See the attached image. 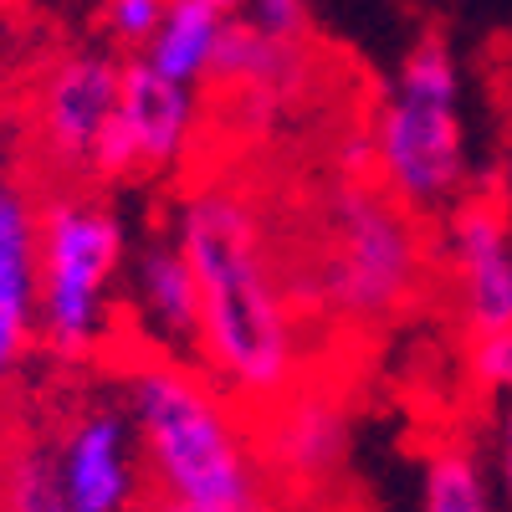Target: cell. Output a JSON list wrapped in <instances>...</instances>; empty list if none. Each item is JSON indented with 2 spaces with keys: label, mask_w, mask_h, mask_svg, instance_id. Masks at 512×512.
Wrapping results in <instances>:
<instances>
[{
  "label": "cell",
  "mask_w": 512,
  "mask_h": 512,
  "mask_svg": "<svg viewBox=\"0 0 512 512\" xmlns=\"http://www.w3.org/2000/svg\"><path fill=\"white\" fill-rule=\"evenodd\" d=\"M169 236L195 277V364L236 405H272L308 374L313 354L256 195L241 180H195L169 210Z\"/></svg>",
  "instance_id": "cell-1"
},
{
  "label": "cell",
  "mask_w": 512,
  "mask_h": 512,
  "mask_svg": "<svg viewBox=\"0 0 512 512\" xmlns=\"http://www.w3.org/2000/svg\"><path fill=\"white\" fill-rule=\"evenodd\" d=\"M118 67L123 62L108 52H67L36 82L31 144H36V159L67 185L77 175H88L93 144L118 108Z\"/></svg>",
  "instance_id": "cell-9"
},
{
  "label": "cell",
  "mask_w": 512,
  "mask_h": 512,
  "mask_svg": "<svg viewBox=\"0 0 512 512\" xmlns=\"http://www.w3.org/2000/svg\"><path fill=\"white\" fill-rule=\"evenodd\" d=\"M461 62L441 31H425L400 57L369 118V175L415 216H441L472 185Z\"/></svg>",
  "instance_id": "cell-4"
},
{
  "label": "cell",
  "mask_w": 512,
  "mask_h": 512,
  "mask_svg": "<svg viewBox=\"0 0 512 512\" xmlns=\"http://www.w3.org/2000/svg\"><path fill=\"white\" fill-rule=\"evenodd\" d=\"M113 123L134 154V180L175 175L190 159L200 134V88L159 77L144 57L118 67V108Z\"/></svg>",
  "instance_id": "cell-10"
},
{
  "label": "cell",
  "mask_w": 512,
  "mask_h": 512,
  "mask_svg": "<svg viewBox=\"0 0 512 512\" xmlns=\"http://www.w3.org/2000/svg\"><path fill=\"white\" fill-rule=\"evenodd\" d=\"M431 256L461 338L512 328V216L492 190H466L451 210H441Z\"/></svg>",
  "instance_id": "cell-6"
},
{
  "label": "cell",
  "mask_w": 512,
  "mask_h": 512,
  "mask_svg": "<svg viewBox=\"0 0 512 512\" xmlns=\"http://www.w3.org/2000/svg\"><path fill=\"white\" fill-rule=\"evenodd\" d=\"M221 26H226V16L216 6H205V0H164V16H159L154 36L144 41V62L169 82L200 88V82H210Z\"/></svg>",
  "instance_id": "cell-14"
},
{
  "label": "cell",
  "mask_w": 512,
  "mask_h": 512,
  "mask_svg": "<svg viewBox=\"0 0 512 512\" xmlns=\"http://www.w3.org/2000/svg\"><path fill=\"white\" fill-rule=\"evenodd\" d=\"M420 221L425 216L405 210L374 180L344 175L323 195L313 277L292 282V292H308V303L354 328L405 318L431 277V241Z\"/></svg>",
  "instance_id": "cell-3"
},
{
  "label": "cell",
  "mask_w": 512,
  "mask_h": 512,
  "mask_svg": "<svg viewBox=\"0 0 512 512\" xmlns=\"http://www.w3.org/2000/svg\"><path fill=\"white\" fill-rule=\"evenodd\" d=\"M118 400L144 461V492L180 512H277L251 410L195 359L139 349L118 364Z\"/></svg>",
  "instance_id": "cell-2"
},
{
  "label": "cell",
  "mask_w": 512,
  "mask_h": 512,
  "mask_svg": "<svg viewBox=\"0 0 512 512\" xmlns=\"http://www.w3.org/2000/svg\"><path fill=\"white\" fill-rule=\"evenodd\" d=\"M128 318L134 333L144 338L139 349L154 354H195V328H200V303H195V277L185 251L175 246V236H149L139 251H128Z\"/></svg>",
  "instance_id": "cell-11"
},
{
  "label": "cell",
  "mask_w": 512,
  "mask_h": 512,
  "mask_svg": "<svg viewBox=\"0 0 512 512\" xmlns=\"http://www.w3.org/2000/svg\"><path fill=\"white\" fill-rule=\"evenodd\" d=\"M36 344V195L0 169V384Z\"/></svg>",
  "instance_id": "cell-12"
},
{
  "label": "cell",
  "mask_w": 512,
  "mask_h": 512,
  "mask_svg": "<svg viewBox=\"0 0 512 512\" xmlns=\"http://www.w3.org/2000/svg\"><path fill=\"white\" fill-rule=\"evenodd\" d=\"M128 267L123 216L88 190L36 200V344L57 364H88L118 333V282Z\"/></svg>",
  "instance_id": "cell-5"
},
{
  "label": "cell",
  "mask_w": 512,
  "mask_h": 512,
  "mask_svg": "<svg viewBox=\"0 0 512 512\" xmlns=\"http://www.w3.org/2000/svg\"><path fill=\"white\" fill-rule=\"evenodd\" d=\"M420 512H497L487 466L472 446L446 441L425 456L420 477Z\"/></svg>",
  "instance_id": "cell-16"
},
{
  "label": "cell",
  "mask_w": 512,
  "mask_h": 512,
  "mask_svg": "<svg viewBox=\"0 0 512 512\" xmlns=\"http://www.w3.org/2000/svg\"><path fill=\"white\" fill-rule=\"evenodd\" d=\"M139 512H180V507H169V502H154V497H149V502H144Z\"/></svg>",
  "instance_id": "cell-23"
},
{
  "label": "cell",
  "mask_w": 512,
  "mask_h": 512,
  "mask_svg": "<svg viewBox=\"0 0 512 512\" xmlns=\"http://www.w3.org/2000/svg\"><path fill=\"white\" fill-rule=\"evenodd\" d=\"M461 369H466V384H472L482 400L512 405V328H492V333L466 338Z\"/></svg>",
  "instance_id": "cell-17"
},
{
  "label": "cell",
  "mask_w": 512,
  "mask_h": 512,
  "mask_svg": "<svg viewBox=\"0 0 512 512\" xmlns=\"http://www.w3.org/2000/svg\"><path fill=\"white\" fill-rule=\"evenodd\" d=\"M205 6H216L221 16H236V11H241V0H205Z\"/></svg>",
  "instance_id": "cell-22"
},
{
  "label": "cell",
  "mask_w": 512,
  "mask_h": 512,
  "mask_svg": "<svg viewBox=\"0 0 512 512\" xmlns=\"http://www.w3.org/2000/svg\"><path fill=\"white\" fill-rule=\"evenodd\" d=\"M303 62H308L303 41H272L262 31H251L246 21L226 16L216 62H210V82L256 93V98H287L297 88V77H303Z\"/></svg>",
  "instance_id": "cell-13"
},
{
  "label": "cell",
  "mask_w": 512,
  "mask_h": 512,
  "mask_svg": "<svg viewBox=\"0 0 512 512\" xmlns=\"http://www.w3.org/2000/svg\"><path fill=\"white\" fill-rule=\"evenodd\" d=\"M52 461L67 512H139L149 502L139 441L118 395L67 405L52 431Z\"/></svg>",
  "instance_id": "cell-7"
},
{
  "label": "cell",
  "mask_w": 512,
  "mask_h": 512,
  "mask_svg": "<svg viewBox=\"0 0 512 512\" xmlns=\"http://www.w3.org/2000/svg\"><path fill=\"white\" fill-rule=\"evenodd\" d=\"M164 16V0H108L103 6V26L113 41H123V47H139L144 52V41L154 36Z\"/></svg>",
  "instance_id": "cell-19"
},
{
  "label": "cell",
  "mask_w": 512,
  "mask_h": 512,
  "mask_svg": "<svg viewBox=\"0 0 512 512\" xmlns=\"http://www.w3.org/2000/svg\"><path fill=\"white\" fill-rule=\"evenodd\" d=\"M492 200L512 216V103H507V113H502V139H497V159H492Z\"/></svg>",
  "instance_id": "cell-20"
},
{
  "label": "cell",
  "mask_w": 512,
  "mask_h": 512,
  "mask_svg": "<svg viewBox=\"0 0 512 512\" xmlns=\"http://www.w3.org/2000/svg\"><path fill=\"white\" fill-rule=\"evenodd\" d=\"M0 512H67L52 436H41L36 425L0 436Z\"/></svg>",
  "instance_id": "cell-15"
},
{
  "label": "cell",
  "mask_w": 512,
  "mask_h": 512,
  "mask_svg": "<svg viewBox=\"0 0 512 512\" xmlns=\"http://www.w3.org/2000/svg\"><path fill=\"white\" fill-rule=\"evenodd\" d=\"M251 431H256V451H262L272 487L323 492L349 461L354 415L333 384H318L303 374L272 405L251 410Z\"/></svg>",
  "instance_id": "cell-8"
},
{
  "label": "cell",
  "mask_w": 512,
  "mask_h": 512,
  "mask_svg": "<svg viewBox=\"0 0 512 512\" xmlns=\"http://www.w3.org/2000/svg\"><path fill=\"white\" fill-rule=\"evenodd\" d=\"M502 482H507V492H512V405H507V415H502Z\"/></svg>",
  "instance_id": "cell-21"
},
{
  "label": "cell",
  "mask_w": 512,
  "mask_h": 512,
  "mask_svg": "<svg viewBox=\"0 0 512 512\" xmlns=\"http://www.w3.org/2000/svg\"><path fill=\"white\" fill-rule=\"evenodd\" d=\"M241 21L272 41H308V0H241Z\"/></svg>",
  "instance_id": "cell-18"
}]
</instances>
